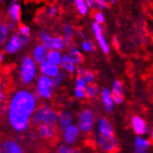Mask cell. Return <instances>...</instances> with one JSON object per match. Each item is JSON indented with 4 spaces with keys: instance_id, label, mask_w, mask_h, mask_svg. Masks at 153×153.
Masks as SVG:
<instances>
[{
    "instance_id": "obj_1",
    "label": "cell",
    "mask_w": 153,
    "mask_h": 153,
    "mask_svg": "<svg viewBox=\"0 0 153 153\" xmlns=\"http://www.w3.org/2000/svg\"><path fill=\"white\" fill-rule=\"evenodd\" d=\"M37 108V100L28 89H19L7 105V121L17 134H24L30 127L31 118Z\"/></svg>"
},
{
    "instance_id": "obj_2",
    "label": "cell",
    "mask_w": 153,
    "mask_h": 153,
    "mask_svg": "<svg viewBox=\"0 0 153 153\" xmlns=\"http://www.w3.org/2000/svg\"><path fill=\"white\" fill-rule=\"evenodd\" d=\"M96 144L103 153H114L117 149V140L110 121L100 117L96 124Z\"/></svg>"
},
{
    "instance_id": "obj_3",
    "label": "cell",
    "mask_w": 153,
    "mask_h": 153,
    "mask_svg": "<svg viewBox=\"0 0 153 153\" xmlns=\"http://www.w3.org/2000/svg\"><path fill=\"white\" fill-rule=\"evenodd\" d=\"M58 122V111H55L49 104H43L36 108L33 112L30 124L36 127L39 124H48L56 127Z\"/></svg>"
},
{
    "instance_id": "obj_4",
    "label": "cell",
    "mask_w": 153,
    "mask_h": 153,
    "mask_svg": "<svg viewBox=\"0 0 153 153\" xmlns=\"http://www.w3.org/2000/svg\"><path fill=\"white\" fill-rule=\"evenodd\" d=\"M37 77V66L31 56L25 55L21 60L19 69V80L22 85L29 86Z\"/></svg>"
},
{
    "instance_id": "obj_5",
    "label": "cell",
    "mask_w": 153,
    "mask_h": 153,
    "mask_svg": "<svg viewBox=\"0 0 153 153\" xmlns=\"http://www.w3.org/2000/svg\"><path fill=\"white\" fill-rule=\"evenodd\" d=\"M54 89L52 78L40 74L35 79V89L33 94L37 100L41 98L50 100L54 95Z\"/></svg>"
},
{
    "instance_id": "obj_6",
    "label": "cell",
    "mask_w": 153,
    "mask_h": 153,
    "mask_svg": "<svg viewBox=\"0 0 153 153\" xmlns=\"http://www.w3.org/2000/svg\"><path fill=\"white\" fill-rule=\"evenodd\" d=\"M31 40V37H25L18 33L14 32L10 39H7L4 45V52L8 55H13L19 52L24 46H26Z\"/></svg>"
},
{
    "instance_id": "obj_7",
    "label": "cell",
    "mask_w": 153,
    "mask_h": 153,
    "mask_svg": "<svg viewBox=\"0 0 153 153\" xmlns=\"http://www.w3.org/2000/svg\"><path fill=\"white\" fill-rule=\"evenodd\" d=\"M95 124V114L91 109H83L77 116V126L84 134H89Z\"/></svg>"
},
{
    "instance_id": "obj_8",
    "label": "cell",
    "mask_w": 153,
    "mask_h": 153,
    "mask_svg": "<svg viewBox=\"0 0 153 153\" xmlns=\"http://www.w3.org/2000/svg\"><path fill=\"white\" fill-rule=\"evenodd\" d=\"M80 130L76 124L71 123L62 131V139L68 146L74 145L80 137Z\"/></svg>"
},
{
    "instance_id": "obj_9",
    "label": "cell",
    "mask_w": 153,
    "mask_h": 153,
    "mask_svg": "<svg viewBox=\"0 0 153 153\" xmlns=\"http://www.w3.org/2000/svg\"><path fill=\"white\" fill-rule=\"evenodd\" d=\"M92 30H93L94 35L96 37V40L98 43V46H100V48H101L103 53L109 54L110 53V47H109V44H108L106 38L104 37L103 28L101 27V25L94 22L92 23Z\"/></svg>"
},
{
    "instance_id": "obj_10",
    "label": "cell",
    "mask_w": 153,
    "mask_h": 153,
    "mask_svg": "<svg viewBox=\"0 0 153 153\" xmlns=\"http://www.w3.org/2000/svg\"><path fill=\"white\" fill-rule=\"evenodd\" d=\"M131 125L134 132L139 137H144L145 134H149V127L142 117L138 115H134L131 118Z\"/></svg>"
},
{
    "instance_id": "obj_11",
    "label": "cell",
    "mask_w": 153,
    "mask_h": 153,
    "mask_svg": "<svg viewBox=\"0 0 153 153\" xmlns=\"http://www.w3.org/2000/svg\"><path fill=\"white\" fill-rule=\"evenodd\" d=\"M74 117L69 111H60L58 112V122L56 125V130L62 132L67 126L73 123Z\"/></svg>"
},
{
    "instance_id": "obj_12",
    "label": "cell",
    "mask_w": 153,
    "mask_h": 153,
    "mask_svg": "<svg viewBox=\"0 0 153 153\" xmlns=\"http://www.w3.org/2000/svg\"><path fill=\"white\" fill-rule=\"evenodd\" d=\"M56 132V127L51 126V125L48 124H39L38 126H36L37 137L44 140H50L54 138Z\"/></svg>"
},
{
    "instance_id": "obj_13",
    "label": "cell",
    "mask_w": 153,
    "mask_h": 153,
    "mask_svg": "<svg viewBox=\"0 0 153 153\" xmlns=\"http://www.w3.org/2000/svg\"><path fill=\"white\" fill-rule=\"evenodd\" d=\"M39 71H40L41 74L46 75L49 78H54L59 74L60 68L58 65L51 64L47 60H45L39 64Z\"/></svg>"
},
{
    "instance_id": "obj_14",
    "label": "cell",
    "mask_w": 153,
    "mask_h": 153,
    "mask_svg": "<svg viewBox=\"0 0 153 153\" xmlns=\"http://www.w3.org/2000/svg\"><path fill=\"white\" fill-rule=\"evenodd\" d=\"M101 100L103 104V108L107 113H111L114 110V101L112 100L111 90L107 87H104L100 91Z\"/></svg>"
},
{
    "instance_id": "obj_15",
    "label": "cell",
    "mask_w": 153,
    "mask_h": 153,
    "mask_svg": "<svg viewBox=\"0 0 153 153\" xmlns=\"http://www.w3.org/2000/svg\"><path fill=\"white\" fill-rule=\"evenodd\" d=\"M112 100L114 104H122L123 102V83L120 80H115L112 84V88L111 90Z\"/></svg>"
},
{
    "instance_id": "obj_16",
    "label": "cell",
    "mask_w": 153,
    "mask_h": 153,
    "mask_svg": "<svg viewBox=\"0 0 153 153\" xmlns=\"http://www.w3.org/2000/svg\"><path fill=\"white\" fill-rule=\"evenodd\" d=\"M7 15L10 18V21L19 24L22 19V8L19 3H10L7 8Z\"/></svg>"
},
{
    "instance_id": "obj_17",
    "label": "cell",
    "mask_w": 153,
    "mask_h": 153,
    "mask_svg": "<svg viewBox=\"0 0 153 153\" xmlns=\"http://www.w3.org/2000/svg\"><path fill=\"white\" fill-rule=\"evenodd\" d=\"M150 140L145 137L137 136L134 141V153H149Z\"/></svg>"
},
{
    "instance_id": "obj_18",
    "label": "cell",
    "mask_w": 153,
    "mask_h": 153,
    "mask_svg": "<svg viewBox=\"0 0 153 153\" xmlns=\"http://www.w3.org/2000/svg\"><path fill=\"white\" fill-rule=\"evenodd\" d=\"M48 50L45 48L40 43L36 44L33 48L32 51V59H33V61L36 64H40L41 62L45 61L47 59V55H48Z\"/></svg>"
},
{
    "instance_id": "obj_19",
    "label": "cell",
    "mask_w": 153,
    "mask_h": 153,
    "mask_svg": "<svg viewBox=\"0 0 153 153\" xmlns=\"http://www.w3.org/2000/svg\"><path fill=\"white\" fill-rule=\"evenodd\" d=\"M2 149L4 153H24V149L21 144L10 139L2 143Z\"/></svg>"
},
{
    "instance_id": "obj_20",
    "label": "cell",
    "mask_w": 153,
    "mask_h": 153,
    "mask_svg": "<svg viewBox=\"0 0 153 153\" xmlns=\"http://www.w3.org/2000/svg\"><path fill=\"white\" fill-rule=\"evenodd\" d=\"M67 55L69 56V58L71 59V61H73L76 66L82 64L84 62L85 58H84L83 53L81 52L79 50V48L74 44L68 47V54Z\"/></svg>"
},
{
    "instance_id": "obj_21",
    "label": "cell",
    "mask_w": 153,
    "mask_h": 153,
    "mask_svg": "<svg viewBox=\"0 0 153 153\" xmlns=\"http://www.w3.org/2000/svg\"><path fill=\"white\" fill-rule=\"evenodd\" d=\"M38 39L40 44L46 48L48 51L52 50V42H53V35L47 30H41L38 33Z\"/></svg>"
},
{
    "instance_id": "obj_22",
    "label": "cell",
    "mask_w": 153,
    "mask_h": 153,
    "mask_svg": "<svg viewBox=\"0 0 153 153\" xmlns=\"http://www.w3.org/2000/svg\"><path fill=\"white\" fill-rule=\"evenodd\" d=\"M62 37H63L66 47L68 48L71 45H73V41H74V37L75 34V30L71 25L70 24H64L63 27H62Z\"/></svg>"
},
{
    "instance_id": "obj_23",
    "label": "cell",
    "mask_w": 153,
    "mask_h": 153,
    "mask_svg": "<svg viewBox=\"0 0 153 153\" xmlns=\"http://www.w3.org/2000/svg\"><path fill=\"white\" fill-rule=\"evenodd\" d=\"M59 65L61 66L62 70H64L67 74H75L76 65L74 63L73 61H71V59L69 58V56L67 55V54H63V55H62Z\"/></svg>"
},
{
    "instance_id": "obj_24",
    "label": "cell",
    "mask_w": 153,
    "mask_h": 153,
    "mask_svg": "<svg viewBox=\"0 0 153 153\" xmlns=\"http://www.w3.org/2000/svg\"><path fill=\"white\" fill-rule=\"evenodd\" d=\"M61 57H62V54L60 51L58 50H49L48 52V55H47V59L46 60L48 62L54 65H59L60 64V60H61Z\"/></svg>"
},
{
    "instance_id": "obj_25",
    "label": "cell",
    "mask_w": 153,
    "mask_h": 153,
    "mask_svg": "<svg viewBox=\"0 0 153 153\" xmlns=\"http://www.w3.org/2000/svg\"><path fill=\"white\" fill-rule=\"evenodd\" d=\"M85 97L89 98V100H95L100 94V91L97 85L92 84L86 85V87L85 88Z\"/></svg>"
},
{
    "instance_id": "obj_26",
    "label": "cell",
    "mask_w": 153,
    "mask_h": 153,
    "mask_svg": "<svg viewBox=\"0 0 153 153\" xmlns=\"http://www.w3.org/2000/svg\"><path fill=\"white\" fill-rule=\"evenodd\" d=\"M66 48V44L63 39V37L61 35L56 34L53 35V42H52V48L54 50H58V51H62L64 50Z\"/></svg>"
},
{
    "instance_id": "obj_27",
    "label": "cell",
    "mask_w": 153,
    "mask_h": 153,
    "mask_svg": "<svg viewBox=\"0 0 153 153\" xmlns=\"http://www.w3.org/2000/svg\"><path fill=\"white\" fill-rule=\"evenodd\" d=\"M8 29L6 22H0V46H4L8 38Z\"/></svg>"
},
{
    "instance_id": "obj_28",
    "label": "cell",
    "mask_w": 153,
    "mask_h": 153,
    "mask_svg": "<svg viewBox=\"0 0 153 153\" xmlns=\"http://www.w3.org/2000/svg\"><path fill=\"white\" fill-rule=\"evenodd\" d=\"M74 6L76 7V10L81 16H86L88 13V7L85 2V0H74Z\"/></svg>"
},
{
    "instance_id": "obj_29",
    "label": "cell",
    "mask_w": 153,
    "mask_h": 153,
    "mask_svg": "<svg viewBox=\"0 0 153 153\" xmlns=\"http://www.w3.org/2000/svg\"><path fill=\"white\" fill-rule=\"evenodd\" d=\"M57 153H81L78 148L70 147L66 144H60L57 148Z\"/></svg>"
},
{
    "instance_id": "obj_30",
    "label": "cell",
    "mask_w": 153,
    "mask_h": 153,
    "mask_svg": "<svg viewBox=\"0 0 153 153\" xmlns=\"http://www.w3.org/2000/svg\"><path fill=\"white\" fill-rule=\"evenodd\" d=\"M81 48L87 53H94L97 50V47L94 44V42L91 40H87V39L82 42V44H81Z\"/></svg>"
},
{
    "instance_id": "obj_31",
    "label": "cell",
    "mask_w": 153,
    "mask_h": 153,
    "mask_svg": "<svg viewBox=\"0 0 153 153\" xmlns=\"http://www.w3.org/2000/svg\"><path fill=\"white\" fill-rule=\"evenodd\" d=\"M18 33H19L22 36L25 37H31V27L26 25L24 23L20 22L18 24Z\"/></svg>"
},
{
    "instance_id": "obj_32",
    "label": "cell",
    "mask_w": 153,
    "mask_h": 153,
    "mask_svg": "<svg viewBox=\"0 0 153 153\" xmlns=\"http://www.w3.org/2000/svg\"><path fill=\"white\" fill-rule=\"evenodd\" d=\"M66 78V74L64 71H59V74L55 76L54 78H52V82H53V85H54V88H59L61 86V85L63 84L64 80Z\"/></svg>"
},
{
    "instance_id": "obj_33",
    "label": "cell",
    "mask_w": 153,
    "mask_h": 153,
    "mask_svg": "<svg viewBox=\"0 0 153 153\" xmlns=\"http://www.w3.org/2000/svg\"><path fill=\"white\" fill-rule=\"evenodd\" d=\"M82 78L85 80V82L87 85H92L96 80V74L92 70H85Z\"/></svg>"
},
{
    "instance_id": "obj_34",
    "label": "cell",
    "mask_w": 153,
    "mask_h": 153,
    "mask_svg": "<svg viewBox=\"0 0 153 153\" xmlns=\"http://www.w3.org/2000/svg\"><path fill=\"white\" fill-rule=\"evenodd\" d=\"M59 14V8L56 6H49L46 8V11H45V15L48 19H54L56 18Z\"/></svg>"
},
{
    "instance_id": "obj_35",
    "label": "cell",
    "mask_w": 153,
    "mask_h": 153,
    "mask_svg": "<svg viewBox=\"0 0 153 153\" xmlns=\"http://www.w3.org/2000/svg\"><path fill=\"white\" fill-rule=\"evenodd\" d=\"M92 17L94 18L95 22L98 23V24H103L105 22V18L104 15L102 13V11L97 10H92Z\"/></svg>"
},
{
    "instance_id": "obj_36",
    "label": "cell",
    "mask_w": 153,
    "mask_h": 153,
    "mask_svg": "<svg viewBox=\"0 0 153 153\" xmlns=\"http://www.w3.org/2000/svg\"><path fill=\"white\" fill-rule=\"evenodd\" d=\"M87 84L85 82V80L82 77H76V81H75V86L76 88H80V89H84L86 87Z\"/></svg>"
},
{
    "instance_id": "obj_37",
    "label": "cell",
    "mask_w": 153,
    "mask_h": 153,
    "mask_svg": "<svg viewBox=\"0 0 153 153\" xmlns=\"http://www.w3.org/2000/svg\"><path fill=\"white\" fill-rule=\"evenodd\" d=\"M74 95L75 96V97L78 98V100H83V98L85 97V90L84 89H80V88H76V87L74 90Z\"/></svg>"
},
{
    "instance_id": "obj_38",
    "label": "cell",
    "mask_w": 153,
    "mask_h": 153,
    "mask_svg": "<svg viewBox=\"0 0 153 153\" xmlns=\"http://www.w3.org/2000/svg\"><path fill=\"white\" fill-rule=\"evenodd\" d=\"M6 23H7V29H8V32H12V33H14V32H16V30L18 29V24L15 23V22H13L12 21L7 20V21L6 22Z\"/></svg>"
},
{
    "instance_id": "obj_39",
    "label": "cell",
    "mask_w": 153,
    "mask_h": 153,
    "mask_svg": "<svg viewBox=\"0 0 153 153\" xmlns=\"http://www.w3.org/2000/svg\"><path fill=\"white\" fill-rule=\"evenodd\" d=\"M97 1V10H106V8L109 7L108 4L106 3V0H96Z\"/></svg>"
},
{
    "instance_id": "obj_40",
    "label": "cell",
    "mask_w": 153,
    "mask_h": 153,
    "mask_svg": "<svg viewBox=\"0 0 153 153\" xmlns=\"http://www.w3.org/2000/svg\"><path fill=\"white\" fill-rule=\"evenodd\" d=\"M85 69L84 67H82L81 65L76 66L75 74H76L77 77H82V76H83V74H84V73H85Z\"/></svg>"
},
{
    "instance_id": "obj_41",
    "label": "cell",
    "mask_w": 153,
    "mask_h": 153,
    "mask_svg": "<svg viewBox=\"0 0 153 153\" xmlns=\"http://www.w3.org/2000/svg\"><path fill=\"white\" fill-rule=\"evenodd\" d=\"M5 100V94L3 91V88H2V85L0 83V104H1Z\"/></svg>"
},
{
    "instance_id": "obj_42",
    "label": "cell",
    "mask_w": 153,
    "mask_h": 153,
    "mask_svg": "<svg viewBox=\"0 0 153 153\" xmlns=\"http://www.w3.org/2000/svg\"><path fill=\"white\" fill-rule=\"evenodd\" d=\"M112 45H113V47H114L116 49H119V48H120V42H119L118 38H117V37H114V38H113Z\"/></svg>"
},
{
    "instance_id": "obj_43",
    "label": "cell",
    "mask_w": 153,
    "mask_h": 153,
    "mask_svg": "<svg viewBox=\"0 0 153 153\" xmlns=\"http://www.w3.org/2000/svg\"><path fill=\"white\" fill-rule=\"evenodd\" d=\"M26 2L28 3H35V4H39V3H42V2H45L47 1V0H25Z\"/></svg>"
},
{
    "instance_id": "obj_44",
    "label": "cell",
    "mask_w": 153,
    "mask_h": 153,
    "mask_svg": "<svg viewBox=\"0 0 153 153\" xmlns=\"http://www.w3.org/2000/svg\"><path fill=\"white\" fill-rule=\"evenodd\" d=\"M106 3L108 4V6L114 5V4H116V0H106Z\"/></svg>"
},
{
    "instance_id": "obj_45",
    "label": "cell",
    "mask_w": 153,
    "mask_h": 153,
    "mask_svg": "<svg viewBox=\"0 0 153 153\" xmlns=\"http://www.w3.org/2000/svg\"><path fill=\"white\" fill-rule=\"evenodd\" d=\"M3 59H4V57H3V53L0 51V63L3 61Z\"/></svg>"
},
{
    "instance_id": "obj_46",
    "label": "cell",
    "mask_w": 153,
    "mask_h": 153,
    "mask_svg": "<svg viewBox=\"0 0 153 153\" xmlns=\"http://www.w3.org/2000/svg\"><path fill=\"white\" fill-rule=\"evenodd\" d=\"M0 153H4L3 149H2V144H1V142H0Z\"/></svg>"
},
{
    "instance_id": "obj_47",
    "label": "cell",
    "mask_w": 153,
    "mask_h": 153,
    "mask_svg": "<svg viewBox=\"0 0 153 153\" xmlns=\"http://www.w3.org/2000/svg\"><path fill=\"white\" fill-rule=\"evenodd\" d=\"M18 1H19V0H11L10 3H18Z\"/></svg>"
},
{
    "instance_id": "obj_48",
    "label": "cell",
    "mask_w": 153,
    "mask_h": 153,
    "mask_svg": "<svg viewBox=\"0 0 153 153\" xmlns=\"http://www.w3.org/2000/svg\"><path fill=\"white\" fill-rule=\"evenodd\" d=\"M5 2V0H0V3H4Z\"/></svg>"
}]
</instances>
